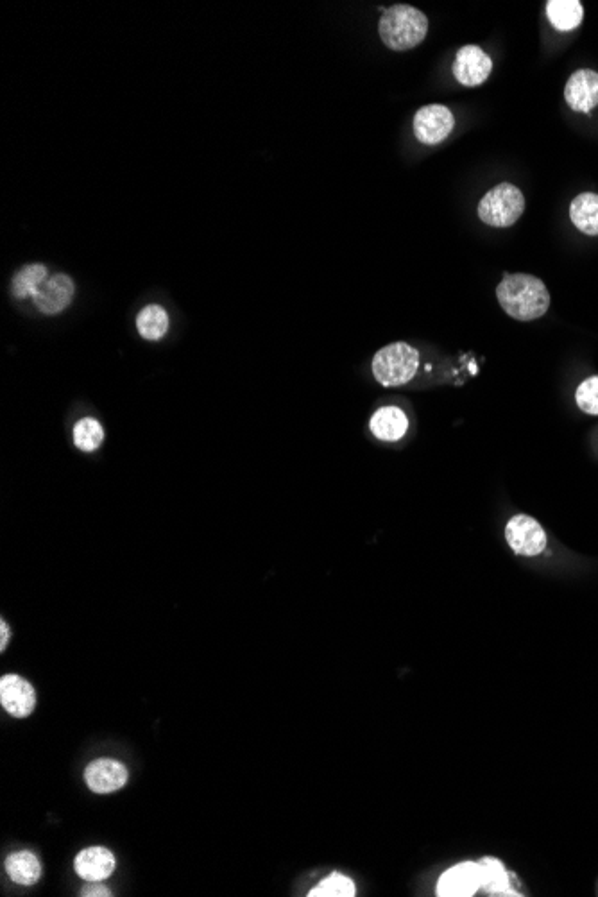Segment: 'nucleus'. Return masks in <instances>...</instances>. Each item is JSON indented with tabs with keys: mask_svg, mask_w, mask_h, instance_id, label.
I'll use <instances>...</instances> for the list:
<instances>
[{
	"mask_svg": "<svg viewBox=\"0 0 598 897\" xmlns=\"http://www.w3.org/2000/svg\"><path fill=\"white\" fill-rule=\"evenodd\" d=\"M171 328V317L162 305H147L138 312L137 330L146 341H160Z\"/></svg>",
	"mask_w": 598,
	"mask_h": 897,
	"instance_id": "nucleus-17",
	"label": "nucleus"
},
{
	"mask_svg": "<svg viewBox=\"0 0 598 897\" xmlns=\"http://www.w3.org/2000/svg\"><path fill=\"white\" fill-rule=\"evenodd\" d=\"M479 863L480 889L491 896H518L511 889V876L505 871L504 863L496 858H482Z\"/></svg>",
	"mask_w": 598,
	"mask_h": 897,
	"instance_id": "nucleus-15",
	"label": "nucleus"
},
{
	"mask_svg": "<svg viewBox=\"0 0 598 897\" xmlns=\"http://www.w3.org/2000/svg\"><path fill=\"white\" fill-rule=\"evenodd\" d=\"M0 704L11 717H29L36 706L35 688L20 675H4L0 679Z\"/></svg>",
	"mask_w": 598,
	"mask_h": 897,
	"instance_id": "nucleus-8",
	"label": "nucleus"
},
{
	"mask_svg": "<svg viewBox=\"0 0 598 897\" xmlns=\"http://www.w3.org/2000/svg\"><path fill=\"white\" fill-rule=\"evenodd\" d=\"M493 70V61L487 52L477 45H466L457 52L453 61V76L464 86H479L486 83Z\"/></svg>",
	"mask_w": 598,
	"mask_h": 897,
	"instance_id": "nucleus-9",
	"label": "nucleus"
},
{
	"mask_svg": "<svg viewBox=\"0 0 598 897\" xmlns=\"http://www.w3.org/2000/svg\"><path fill=\"white\" fill-rule=\"evenodd\" d=\"M480 889L479 863L462 862L439 878L437 896L471 897Z\"/></svg>",
	"mask_w": 598,
	"mask_h": 897,
	"instance_id": "nucleus-10",
	"label": "nucleus"
},
{
	"mask_svg": "<svg viewBox=\"0 0 598 897\" xmlns=\"http://www.w3.org/2000/svg\"><path fill=\"white\" fill-rule=\"evenodd\" d=\"M523 212H525V197L522 190L514 187L513 183H500L491 188L486 196L482 197L479 205L480 221L495 228L513 226L522 217Z\"/></svg>",
	"mask_w": 598,
	"mask_h": 897,
	"instance_id": "nucleus-4",
	"label": "nucleus"
},
{
	"mask_svg": "<svg viewBox=\"0 0 598 897\" xmlns=\"http://www.w3.org/2000/svg\"><path fill=\"white\" fill-rule=\"evenodd\" d=\"M369 427L376 439L394 443V441H400L407 434L409 418L398 407H382L373 414Z\"/></svg>",
	"mask_w": 598,
	"mask_h": 897,
	"instance_id": "nucleus-14",
	"label": "nucleus"
},
{
	"mask_svg": "<svg viewBox=\"0 0 598 897\" xmlns=\"http://www.w3.org/2000/svg\"><path fill=\"white\" fill-rule=\"evenodd\" d=\"M6 871H8L9 878L18 885L31 887L38 883L42 876V863L38 860V856L33 855L31 851H18V853L8 856Z\"/></svg>",
	"mask_w": 598,
	"mask_h": 897,
	"instance_id": "nucleus-18",
	"label": "nucleus"
},
{
	"mask_svg": "<svg viewBox=\"0 0 598 897\" xmlns=\"http://www.w3.org/2000/svg\"><path fill=\"white\" fill-rule=\"evenodd\" d=\"M455 128L453 113L443 104H428L414 115V135L425 146H437Z\"/></svg>",
	"mask_w": 598,
	"mask_h": 897,
	"instance_id": "nucleus-5",
	"label": "nucleus"
},
{
	"mask_svg": "<svg viewBox=\"0 0 598 897\" xmlns=\"http://www.w3.org/2000/svg\"><path fill=\"white\" fill-rule=\"evenodd\" d=\"M357 894L355 883L341 872H332L321 881L316 889L310 890V897H353Z\"/></svg>",
	"mask_w": 598,
	"mask_h": 897,
	"instance_id": "nucleus-22",
	"label": "nucleus"
},
{
	"mask_svg": "<svg viewBox=\"0 0 598 897\" xmlns=\"http://www.w3.org/2000/svg\"><path fill=\"white\" fill-rule=\"evenodd\" d=\"M419 366V353L407 342H394L376 351L373 357V375L384 387H398L411 382Z\"/></svg>",
	"mask_w": 598,
	"mask_h": 897,
	"instance_id": "nucleus-3",
	"label": "nucleus"
},
{
	"mask_svg": "<svg viewBox=\"0 0 598 897\" xmlns=\"http://www.w3.org/2000/svg\"><path fill=\"white\" fill-rule=\"evenodd\" d=\"M547 17L557 31H573L581 26L584 8L579 0H550L547 2Z\"/></svg>",
	"mask_w": 598,
	"mask_h": 897,
	"instance_id": "nucleus-19",
	"label": "nucleus"
},
{
	"mask_svg": "<svg viewBox=\"0 0 598 897\" xmlns=\"http://www.w3.org/2000/svg\"><path fill=\"white\" fill-rule=\"evenodd\" d=\"M575 400L582 412L598 416V376H591L579 385Z\"/></svg>",
	"mask_w": 598,
	"mask_h": 897,
	"instance_id": "nucleus-23",
	"label": "nucleus"
},
{
	"mask_svg": "<svg viewBox=\"0 0 598 897\" xmlns=\"http://www.w3.org/2000/svg\"><path fill=\"white\" fill-rule=\"evenodd\" d=\"M104 443V428L95 418L79 419L74 427V445L81 452H95Z\"/></svg>",
	"mask_w": 598,
	"mask_h": 897,
	"instance_id": "nucleus-21",
	"label": "nucleus"
},
{
	"mask_svg": "<svg viewBox=\"0 0 598 897\" xmlns=\"http://www.w3.org/2000/svg\"><path fill=\"white\" fill-rule=\"evenodd\" d=\"M564 99L573 112L590 113L598 106V74L590 69L577 70L568 79Z\"/></svg>",
	"mask_w": 598,
	"mask_h": 897,
	"instance_id": "nucleus-12",
	"label": "nucleus"
},
{
	"mask_svg": "<svg viewBox=\"0 0 598 897\" xmlns=\"http://www.w3.org/2000/svg\"><path fill=\"white\" fill-rule=\"evenodd\" d=\"M505 539L509 547L520 556H538L547 547L545 530L527 514H518L507 523Z\"/></svg>",
	"mask_w": 598,
	"mask_h": 897,
	"instance_id": "nucleus-6",
	"label": "nucleus"
},
{
	"mask_svg": "<svg viewBox=\"0 0 598 897\" xmlns=\"http://www.w3.org/2000/svg\"><path fill=\"white\" fill-rule=\"evenodd\" d=\"M77 876L81 880L103 881L115 871V856L106 847H88L76 856L74 862Z\"/></svg>",
	"mask_w": 598,
	"mask_h": 897,
	"instance_id": "nucleus-13",
	"label": "nucleus"
},
{
	"mask_svg": "<svg viewBox=\"0 0 598 897\" xmlns=\"http://www.w3.org/2000/svg\"><path fill=\"white\" fill-rule=\"evenodd\" d=\"M570 219L577 226V230L584 235L597 237L598 235V194L584 192L579 194L570 205Z\"/></svg>",
	"mask_w": 598,
	"mask_h": 897,
	"instance_id": "nucleus-16",
	"label": "nucleus"
},
{
	"mask_svg": "<svg viewBox=\"0 0 598 897\" xmlns=\"http://www.w3.org/2000/svg\"><path fill=\"white\" fill-rule=\"evenodd\" d=\"M49 278V271L43 264H29L22 267L13 282H11V294L17 299L35 298L45 280Z\"/></svg>",
	"mask_w": 598,
	"mask_h": 897,
	"instance_id": "nucleus-20",
	"label": "nucleus"
},
{
	"mask_svg": "<svg viewBox=\"0 0 598 897\" xmlns=\"http://www.w3.org/2000/svg\"><path fill=\"white\" fill-rule=\"evenodd\" d=\"M85 781L95 794H112L128 783V769L120 761L101 758L86 767Z\"/></svg>",
	"mask_w": 598,
	"mask_h": 897,
	"instance_id": "nucleus-11",
	"label": "nucleus"
},
{
	"mask_svg": "<svg viewBox=\"0 0 598 897\" xmlns=\"http://www.w3.org/2000/svg\"><path fill=\"white\" fill-rule=\"evenodd\" d=\"M378 33L391 51H409L418 47L428 33V20L419 9L398 4L380 18Z\"/></svg>",
	"mask_w": 598,
	"mask_h": 897,
	"instance_id": "nucleus-2",
	"label": "nucleus"
},
{
	"mask_svg": "<svg viewBox=\"0 0 598 897\" xmlns=\"http://www.w3.org/2000/svg\"><path fill=\"white\" fill-rule=\"evenodd\" d=\"M496 298L516 321H534L550 307L547 285L532 274H507L496 289Z\"/></svg>",
	"mask_w": 598,
	"mask_h": 897,
	"instance_id": "nucleus-1",
	"label": "nucleus"
},
{
	"mask_svg": "<svg viewBox=\"0 0 598 897\" xmlns=\"http://www.w3.org/2000/svg\"><path fill=\"white\" fill-rule=\"evenodd\" d=\"M76 294V285L67 274L58 273L49 276L40 291L36 292L35 305L45 316H58L67 310Z\"/></svg>",
	"mask_w": 598,
	"mask_h": 897,
	"instance_id": "nucleus-7",
	"label": "nucleus"
},
{
	"mask_svg": "<svg viewBox=\"0 0 598 897\" xmlns=\"http://www.w3.org/2000/svg\"><path fill=\"white\" fill-rule=\"evenodd\" d=\"M81 896L108 897L112 896V892L101 885V881H90V885H86L85 889L81 890Z\"/></svg>",
	"mask_w": 598,
	"mask_h": 897,
	"instance_id": "nucleus-24",
	"label": "nucleus"
},
{
	"mask_svg": "<svg viewBox=\"0 0 598 897\" xmlns=\"http://www.w3.org/2000/svg\"><path fill=\"white\" fill-rule=\"evenodd\" d=\"M0 633H2V638H0V650L4 652L6 647H8L9 634H11L9 633V627L8 624H6V620L0 622Z\"/></svg>",
	"mask_w": 598,
	"mask_h": 897,
	"instance_id": "nucleus-25",
	"label": "nucleus"
}]
</instances>
